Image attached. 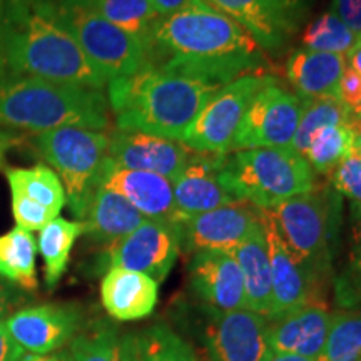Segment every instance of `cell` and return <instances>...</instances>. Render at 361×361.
<instances>
[{
    "mask_svg": "<svg viewBox=\"0 0 361 361\" xmlns=\"http://www.w3.org/2000/svg\"><path fill=\"white\" fill-rule=\"evenodd\" d=\"M121 361H142L139 335L121 336Z\"/></svg>",
    "mask_w": 361,
    "mask_h": 361,
    "instance_id": "obj_42",
    "label": "cell"
},
{
    "mask_svg": "<svg viewBox=\"0 0 361 361\" xmlns=\"http://www.w3.org/2000/svg\"><path fill=\"white\" fill-rule=\"evenodd\" d=\"M263 361H318L313 358H306V356H300V355H291V353H273L269 351L266 355V358Z\"/></svg>",
    "mask_w": 361,
    "mask_h": 361,
    "instance_id": "obj_48",
    "label": "cell"
},
{
    "mask_svg": "<svg viewBox=\"0 0 361 361\" xmlns=\"http://www.w3.org/2000/svg\"><path fill=\"white\" fill-rule=\"evenodd\" d=\"M250 34L261 51L281 56L305 19L303 0H204Z\"/></svg>",
    "mask_w": 361,
    "mask_h": 361,
    "instance_id": "obj_12",
    "label": "cell"
},
{
    "mask_svg": "<svg viewBox=\"0 0 361 361\" xmlns=\"http://www.w3.org/2000/svg\"><path fill=\"white\" fill-rule=\"evenodd\" d=\"M268 75L252 72L223 85L194 119L183 142L197 154H229L243 117Z\"/></svg>",
    "mask_w": 361,
    "mask_h": 361,
    "instance_id": "obj_9",
    "label": "cell"
},
{
    "mask_svg": "<svg viewBox=\"0 0 361 361\" xmlns=\"http://www.w3.org/2000/svg\"><path fill=\"white\" fill-rule=\"evenodd\" d=\"M74 361H121V336L107 323L94 324L71 341Z\"/></svg>",
    "mask_w": 361,
    "mask_h": 361,
    "instance_id": "obj_36",
    "label": "cell"
},
{
    "mask_svg": "<svg viewBox=\"0 0 361 361\" xmlns=\"http://www.w3.org/2000/svg\"><path fill=\"white\" fill-rule=\"evenodd\" d=\"M12 200V214L16 219L17 228L25 229V231H40L45 228L52 219L59 218L39 202H35L29 197L22 196L19 192H11Z\"/></svg>",
    "mask_w": 361,
    "mask_h": 361,
    "instance_id": "obj_38",
    "label": "cell"
},
{
    "mask_svg": "<svg viewBox=\"0 0 361 361\" xmlns=\"http://www.w3.org/2000/svg\"><path fill=\"white\" fill-rule=\"evenodd\" d=\"M353 69H356L361 74V39L356 40V44L351 47V51L348 52V62Z\"/></svg>",
    "mask_w": 361,
    "mask_h": 361,
    "instance_id": "obj_49",
    "label": "cell"
},
{
    "mask_svg": "<svg viewBox=\"0 0 361 361\" xmlns=\"http://www.w3.org/2000/svg\"><path fill=\"white\" fill-rule=\"evenodd\" d=\"M194 152L186 144L159 135L114 130L109 135L107 157L126 169L159 174L174 183Z\"/></svg>",
    "mask_w": 361,
    "mask_h": 361,
    "instance_id": "obj_16",
    "label": "cell"
},
{
    "mask_svg": "<svg viewBox=\"0 0 361 361\" xmlns=\"http://www.w3.org/2000/svg\"><path fill=\"white\" fill-rule=\"evenodd\" d=\"M333 313L326 305H305L268 318L266 341L273 353H291L318 360L326 345Z\"/></svg>",
    "mask_w": 361,
    "mask_h": 361,
    "instance_id": "obj_21",
    "label": "cell"
},
{
    "mask_svg": "<svg viewBox=\"0 0 361 361\" xmlns=\"http://www.w3.org/2000/svg\"><path fill=\"white\" fill-rule=\"evenodd\" d=\"M353 151L355 135L350 126H335L314 135L305 157L314 174H329Z\"/></svg>",
    "mask_w": 361,
    "mask_h": 361,
    "instance_id": "obj_32",
    "label": "cell"
},
{
    "mask_svg": "<svg viewBox=\"0 0 361 361\" xmlns=\"http://www.w3.org/2000/svg\"><path fill=\"white\" fill-rule=\"evenodd\" d=\"M301 112L303 99L284 89L279 80L269 74L243 117L233 139L231 152L291 146Z\"/></svg>",
    "mask_w": 361,
    "mask_h": 361,
    "instance_id": "obj_10",
    "label": "cell"
},
{
    "mask_svg": "<svg viewBox=\"0 0 361 361\" xmlns=\"http://www.w3.org/2000/svg\"><path fill=\"white\" fill-rule=\"evenodd\" d=\"M338 99L350 111L351 116L361 114V74L350 64H346L343 71L340 87H338Z\"/></svg>",
    "mask_w": 361,
    "mask_h": 361,
    "instance_id": "obj_39",
    "label": "cell"
},
{
    "mask_svg": "<svg viewBox=\"0 0 361 361\" xmlns=\"http://www.w3.org/2000/svg\"><path fill=\"white\" fill-rule=\"evenodd\" d=\"M261 223V209L250 202H236L174 223L180 250L186 252H231Z\"/></svg>",
    "mask_w": 361,
    "mask_h": 361,
    "instance_id": "obj_14",
    "label": "cell"
},
{
    "mask_svg": "<svg viewBox=\"0 0 361 361\" xmlns=\"http://www.w3.org/2000/svg\"><path fill=\"white\" fill-rule=\"evenodd\" d=\"M261 219L264 224L271 266L273 310H271L269 318L301 308L305 305H326L324 303V295L316 288L306 269L284 245L273 219L264 209H261Z\"/></svg>",
    "mask_w": 361,
    "mask_h": 361,
    "instance_id": "obj_18",
    "label": "cell"
},
{
    "mask_svg": "<svg viewBox=\"0 0 361 361\" xmlns=\"http://www.w3.org/2000/svg\"><path fill=\"white\" fill-rule=\"evenodd\" d=\"M20 361H74L71 350H59L49 355H32L25 353Z\"/></svg>",
    "mask_w": 361,
    "mask_h": 361,
    "instance_id": "obj_45",
    "label": "cell"
},
{
    "mask_svg": "<svg viewBox=\"0 0 361 361\" xmlns=\"http://www.w3.org/2000/svg\"><path fill=\"white\" fill-rule=\"evenodd\" d=\"M25 351L7 331L6 323L0 322V361H20Z\"/></svg>",
    "mask_w": 361,
    "mask_h": 361,
    "instance_id": "obj_41",
    "label": "cell"
},
{
    "mask_svg": "<svg viewBox=\"0 0 361 361\" xmlns=\"http://www.w3.org/2000/svg\"><path fill=\"white\" fill-rule=\"evenodd\" d=\"M159 298V283L123 268H111L101 281L104 310L117 322H135L152 313Z\"/></svg>",
    "mask_w": 361,
    "mask_h": 361,
    "instance_id": "obj_22",
    "label": "cell"
},
{
    "mask_svg": "<svg viewBox=\"0 0 361 361\" xmlns=\"http://www.w3.org/2000/svg\"><path fill=\"white\" fill-rule=\"evenodd\" d=\"M226 156L228 154L194 152L191 161L173 183L178 219L192 218L239 202L226 174Z\"/></svg>",
    "mask_w": 361,
    "mask_h": 361,
    "instance_id": "obj_15",
    "label": "cell"
},
{
    "mask_svg": "<svg viewBox=\"0 0 361 361\" xmlns=\"http://www.w3.org/2000/svg\"><path fill=\"white\" fill-rule=\"evenodd\" d=\"M350 129L355 135V149H358V151L361 152V114L351 117Z\"/></svg>",
    "mask_w": 361,
    "mask_h": 361,
    "instance_id": "obj_50",
    "label": "cell"
},
{
    "mask_svg": "<svg viewBox=\"0 0 361 361\" xmlns=\"http://www.w3.org/2000/svg\"><path fill=\"white\" fill-rule=\"evenodd\" d=\"M84 2L111 24L141 40L149 52L152 29L159 20V16L149 0H84Z\"/></svg>",
    "mask_w": 361,
    "mask_h": 361,
    "instance_id": "obj_30",
    "label": "cell"
},
{
    "mask_svg": "<svg viewBox=\"0 0 361 361\" xmlns=\"http://www.w3.org/2000/svg\"><path fill=\"white\" fill-rule=\"evenodd\" d=\"M202 308L206 313L204 361H263L266 358L269 353L266 316L250 310Z\"/></svg>",
    "mask_w": 361,
    "mask_h": 361,
    "instance_id": "obj_13",
    "label": "cell"
},
{
    "mask_svg": "<svg viewBox=\"0 0 361 361\" xmlns=\"http://www.w3.org/2000/svg\"><path fill=\"white\" fill-rule=\"evenodd\" d=\"M273 219L284 245L300 261L319 291L326 295L333 281V258L336 255L341 226V196L331 186H316L264 209Z\"/></svg>",
    "mask_w": 361,
    "mask_h": 361,
    "instance_id": "obj_5",
    "label": "cell"
},
{
    "mask_svg": "<svg viewBox=\"0 0 361 361\" xmlns=\"http://www.w3.org/2000/svg\"><path fill=\"white\" fill-rule=\"evenodd\" d=\"M109 114L102 90L22 75L0 79V128L34 134L61 128L104 130Z\"/></svg>",
    "mask_w": 361,
    "mask_h": 361,
    "instance_id": "obj_4",
    "label": "cell"
},
{
    "mask_svg": "<svg viewBox=\"0 0 361 361\" xmlns=\"http://www.w3.org/2000/svg\"><path fill=\"white\" fill-rule=\"evenodd\" d=\"M97 186L121 194L146 219L168 224H174L178 219L173 183L159 174L121 168L106 157L99 173Z\"/></svg>",
    "mask_w": 361,
    "mask_h": 361,
    "instance_id": "obj_19",
    "label": "cell"
},
{
    "mask_svg": "<svg viewBox=\"0 0 361 361\" xmlns=\"http://www.w3.org/2000/svg\"><path fill=\"white\" fill-rule=\"evenodd\" d=\"M149 59L157 69L216 85L263 72L266 64L250 34L204 0H189L180 11L159 17Z\"/></svg>",
    "mask_w": 361,
    "mask_h": 361,
    "instance_id": "obj_1",
    "label": "cell"
},
{
    "mask_svg": "<svg viewBox=\"0 0 361 361\" xmlns=\"http://www.w3.org/2000/svg\"><path fill=\"white\" fill-rule=\"evenodd\" d=\"M19 137L16 134H12L11 130L0 128V169H2L4 162H6V156L11 149L16 146Z\"/></svg>",
    "mask_w": 361,
    "mask_h": 361,
    "instance_id": "obj_46",
    "label": "cell"
},
{
    "mask_svg": "<svg viewBox=\"0 0 361 361\" xmlns=\"http://www.w3.org/2000/svg\"><path fill=\"white\" fill-rule=\"evenodd\" d=\"M333 12L361 39V0H333Z\"/></svg>",
    "mask_w": 361,
    "mask_h": 361,
    "instance_id": "obj_40",
    "label": "cell"
},
{
    "mask_svg": "<svg viewBox=\"0 0 361 361\" xmlns=\"http://www.w3.org/2000/svg\"><path fill=\"white\" fill-rule=\"evenodd\" d=\"M351 117L353 116L338 97L303 99V112L291 141V147L305 156L316 134L335 126H350Z\"/></svg>",
    "mask_w": 361,
    "mask_h": 361,
    "instance_id": "obj_31",
    "label": "cell"
},
{
    "mask_svg": "<svg viewBox=\"0 0 361 361\" xmlns=\"http://www.w3.org/2000/svg\"><path fill=\"white\" fill-rule=\"evenodd\" d=\"M180 251L174 224L146 219L128 236L104 247L99 269L123 268L146 274L156 283L164 281Z\"/></svg>",
    "mask_w": 361,
    "mask_h": 361,
    "instance_id": "obj_11",
    "label": "cell"
},
{
    "mask_svg": "<svg viewBox=\"0 0 361 361\" xmlns=\"http://www.w3.org/2000/svg\"><path fill=\"white\" fill-rule=\"evenodd\" d=\"M221 87L147 66L137 74L109 80L107 102L117 130L183 142L194 119Z\"/></svg>",
    "mask_w": 361,
    "mask_h": 361,
    "instance_id": "obj_3",
    "label": "cell"
},
{
    "mask_svg": "<svg viewBox=\"0 0 361 361\" xmlns=\"http://www.w3.org/2000/svg\"><path fill=\"white\" fill-rule=\"evenodd\" d=\"M16 293L11 286L0 283V322H6L12 314L13 306H16Z\"/></svg>",
    "mask_w": 361,
    "mask_h": 361,
    "instance_id": "obj_43",
    "label": "cell"
},
{
    "mask_svg": "<svg viewBox=\"0 0 361 361\" xmlns=\"http://www.w3.org/2000/svg\"><path fill=\"white\" fill-rule=\"evenodd\" d=\"M331 284L338 310L361 313V202L350 206L348 252Z\"/></svg>",
    "mask_w": 361,
    "mask_h": 361,
    "instance_id": "obj_28",
    "label": "cell"
},
{
    "mask_svg": "<svg viewBox=\"0 0 361 361\" xmlns=\"http://www.w3.org/2000/svg\"><path fill=\"white\" fill-rule=\"evenodd\" d=\"M142 361H200L196 351L183 336L178 335L168 324H154L142 335Z\"/></svg>",
    "mask_w": 361,
    "mask_h": 361,
    "instance_id": "obj_35",
    "label": "cell"
},
{
    "mask_svg": "<svg viewBox=\"0 0 361 361\" xmlns=\"http://www.w3.org/2000/svg\"><path fill=\"white\" fill-rule=\"evenodd\" d=\"M146 218L128 200L111 189L97 186L80 219L92 241L109 246L137 229Z\"/></svg>",
    "mask_w": 361,
    "mask_h": 361,
    "instance_id": "obj_24",
    "label": "cell"
},
{
    "mask_svg": "<svg viewBox=\"0 0 361 361\" xmlns=\"http://www.w3.org/2000/svg\"><path fill=\"white\" fill-rule=\"evenodd\" d=\"M4 4L6 0H0V79L7 75L6 47H4Z\"/></svg>",
    "mask_w": 361,
    "mask_h": 361,
    "instance_id": "obj_47",
    "label": "cell"
},
{
    "mask_svg": "<svg viewBox=\"0 0 361 361\" xmlns=\"http://www.w3.org/2000/svg\"><path fill=\"white\" fill-rule=\"evenodd\" d=\"M84 233L85 228L80 221L64 218L52 219L39 231L37 251L44 259V279L49 288L56 286L64 276L72 247Z\"/></svg>",
    "mask_w": 361,
    "mask_h": 361,
    "instance_id": "obj_26",
    "label": "cell"
},
{
    "mask_svg": "<svg viewBox=\"0 0 361 361\" xmlns=\"http://www.w3.org/2000/svg\"><path fill=\"white\" fill-rule=\"evenodd\" d=\"M32 144L39 156L56 171L66 189L67 204L80 221L97 188L99 173L109 149V135L104 130L61 128L35 134Z\"/></svg>",
    "mask_w": 361,
    "mask_h": 361,
    "instance_id": "obj_8",
    "label": "cell"
},
{
    "mask_svg": "<svg viewBox=\"0 0 361 361\" xmlns=\"http://www.w3.org/2000/svg\"><path fill=\"white\" fill-rule=\"evenodd\" d=\"M4 47L7 75L102 90L109 84L59 22L47 0H6Z\"/></svg>",
    "mask_w": 361,
    "mask_h": 361,
    "instance_id": "obj_2",
    "label": "cell"
},
{
    "mask_svg": "<svg viewBox=\"0 0 361 361\" xmlns=\"http://www.w3.org/2000/svg\"><path fill=\"white\" fill-rule=\"evenodd\" d=\"M4 323L25 353L49 355L74 340L80 329V313L74 306L40 305L16 311Z\"/></svg>",
    "mask_w": 361,
    "mask_h": 361,
    "instance_id": "obj_17",
    "label": "cell"
},
{
    "mask_svg": "<svg viewBox=\"0 0 361 361\" xmlns=\"http://www.w3.org/2000/svg\"><path fill=\"white\" fill-rule=\"evenodd\" d=\"M47 6L107 80L128 78L151 66L141 40L104 19L84 0H47Z\"/></svg>",
    "mask_w": 361,
    "mask_h": 361,
    "instance_id": "obj_7",
    "label": "cell"
},
{
    "mask_svg": "<svg viewBox=\"0 0 361 361\" xmlns=\"http://www.w3.org/2000/svg\"><path fill=\"white\" fill-rule=\"evenodd\" d=\"M345 66L343 54L296 49L286 61V79L301 99L338 97Z\"/></svg>",
    "mask_w": 361,
    "mask_h": 361,
    "instance_id": "obj_23",
    "label": "cell"
},
{
    "mask_svg": "<svg viewBox=\"0 0 361 361\" xmlns=\"http://www.w3.org/2000/svg\"><path fill=\"white\" fill-rule=\"evenodd\" d=\"M37 245L32 233L16 228L0 236V278L25 291L39 286L35 269Z\"/></svg>",
    "mask_w": 361,
    "mask_h": 361,
    "instance_id": "obj_27",
    "label": "cell"
},
{
    "mask_svg": "<svg viewBox=\"0 0 361 361\" xmlns=\"http://www.w3.org/2000/svg\"><path fill=\"white\" fill-rule=\"evenodd\" d=\"M318 361H361V313H333L326 345Z\"/></svg>",
    "mask_w": 361,
    "mask_h": 361,
    "instance_id": "obj_33",
    "label": "cell"
},
{
    "mask_svg": "<svg viewBox=\"0 0 361 361\" xmlns=\"http://www.w3.org/2000/svg\"><path fill=\"white\" fill-rule=\"evenodd\" d=\"M303 2H305V4H308V0H303Z\"/></svg>",
    "mask_w": 361,
    "mask_h": 361,
    "instance_id": "obj_51",
    "label": "cell"
},
{
    "mask_svg": "<svg viewBox=\"0 0 361 361\" xmlns=\"http://www.w3.org/2000/svg\"><path fill=\"white\" fill-rule=\"evenodd\" d=\"M6 178L11 192H19L39 202L56 216L66 206V189L56 171L49 166L35 164L32 168H11L6 171Z\"/></svg>",
    "mask_w": 361,
    "mask_h": 361,
    "instance_id": "obj_29",
    "label": "cell"
},
{
    "mask_svg": "<svg viewBox=\"0 0 361 361\" xmlns=\"http://www.w3.org/2000/svg\"><path fill=\"white\" fill-rule=\"evenodd\" d=\"M358 37L340 20L335 12L322 13L318 19L306 27L303 34L305 49L316 52L348 54Z\"/></svg>",
    "mask_w": 361,
    "mask_h": 361,
    "instance_id": "obj_34",
    "label": "cell"
},
{
    "mask_svg": "<svg viewBox=\"0 0 361 361\" xmlns=\"http://www.w3.org/2000/svg\"><path fill=\"white\" fill-rule=\"evenodd\" d=\"M189 283L202 306L216 311L246 310L245 281L231 252H194L189 264Z\"/></svg>",
    "mask_w": 361,
    "mask_h": 361,
    "instance_id": "obj_20",
    "label": "cell"
},
{
    "mask_svg": "<svg viewBox=\"0 0 361 361\" xmlns=\"http://www.w3.org/2000/svg\"><path fill=\"white\" fill-rule=\"evenodd\" d=\"M331 186L338 194H345L355 202H361V152L355 149L329 173Z\"/></svg>",
    "mask_w": 361,
    "mask_h": 361,
    "instance_id": "obj_37",
    "label": "cell"
},
{
    "mask_svg": "<svg viewBox=\"0 0 361 361\" xmlns=\"http://www.w3.org/2000/svg\"><path fill=\"white\" fill-rule=\"evenodd\" d=\"M226 174L239 202L271 209L316 188L308 159L286 147H256L226 156Z\"/></svg>",
    "mask_w": 361,
    "mask_h": 361,
    "instance_id": "obj_6",
    "label": "cell"
},
{
    "mask_svg": "<svg viewBox=\"0 0 361 361\" xmlns=\"http://www.w3.org/2000/svg\"><path fill=\"white\" fill-rule=\"evenodd\" d=\"M149 2L152 4V7H154V11L157 12V16L166 17L180 11L189 0H149Z\"/></svg>",
    "mask_w": 361,
    "mask_h": 361,
    "instance_id": "obj_44",
    "label": "cell"
},
{
    "mask_svg": "<svg viewBox=\"0 0 361 361\" xmlns=\"http://www.w3.org/2000/svg\"><path fill=\"white\" fill-rule=\"evenodd\" d=\"M231 255L236 259L245 281L246 310L269 318L273 310V293H271V266L263 219L247 234L245 241L234 247Z\"/></svg>",
    "mask_w": 361,
    "mask_h": 361,
    "instance_id": "obj_25",
    "label": "cell"
}]
</instances>
